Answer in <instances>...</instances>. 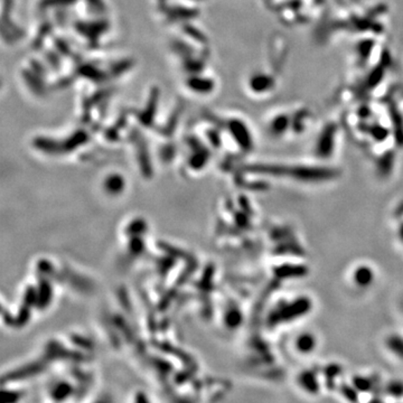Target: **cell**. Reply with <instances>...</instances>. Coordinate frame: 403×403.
I'll return each mask as SVG.
<instances>
[{"label":"cell","instance_id":"obj_3","mask_svg":"<svg viewBox=\"0 0 403 403\" xmlns=\"http://www.w3.org/2000/svg\"><path fill=\"white\" fill-rule=\"evenodd\" d=\"M385 348L391 355L403 362V336L399 334H392L388 336Z\"/></svg>","mask_w":403,"mask_h":403},{"label":"cell","instance_id":"obj_1","mask_svg":"<svg viewBox=\"0 0 403 403\" xmlns=\"http://www.w3.org/2000/svg\"><path fill=\"white\" fill-rule=\"evenodd\" d=\"M317 346V336L310 331L301 333L293 340V348L301 355H310V354L315 353Z\"/></svg>","mask_w":403,"mask_h":403},{"label":"cell","instance_id":"obj_2","mask_svg":"<svg viewBox=\"0 0 403 403\" xmlns=\"http://www.w3.org/2000/svg\"><path fill=\"white\" fill-rule=\"evenodd\" d=\"M354 284L359 288H367L374 282V271L369 265H357L352 274Z\"/></svg>","mask_w":403,"mask_h":403}]
</instances>
